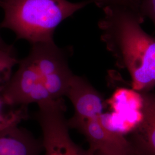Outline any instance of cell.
Listing matches in <instances>:
<instances>
[{"label":"cell","mask_w":155,"mask_h":155,"mask_svg":"<svg viewBox=\"0 0 155 155\" xmlns=\"http://www.w3.org/2000/svg\"><path fill=\"white\" fill-rule=\"evenodd\" d=\"M18 63L15 48L12 45L0 49V94L12 76L13 67Z\"/></svg>","instance_id":"8fae6325"},{"label":"cell","mask_w":155,"mask_h":155,"mask_svg":"<svg viewBox=\"0 0 155 155\" xmlns=\"http://www.w3.org/2000/svg\"><path fill=\"white\" fill-rule=\"evenodd\" d=\"M143 97L141 93L124 87L117 89L106 102L112 111L117 113L141 110L143 107Z\"/></svg>","instance_id":"30bf717a"},{"label":"cell","mask_w":155,"mask_h":155,"mask_svg":"<svg viewBox=\"0 0 155 155\" xmlns=\"http://www.w3.org/2000/svg\"><path fill=\"white\" fill-rule=\"evenodd\" d=\"M10 45H7L5 42L4 41V40L1 38L0 35V49H3L8 48Z\"/></svg>","instance_id":"9a60e30c"},{"label":"cell","mask_w":155,"mask_h":155,"mask_svg":"<svg viewBox=\"0 0 155 155\" xmlns=\"http://www.w3.org/2000/svg\"><path fill=\"white\" fill-rule=\"evenodd\" d=\"M143 118L133 130V144L137 155H155V93H141Z\"/></svg>","instance_id":"ba28073f"},{"label":"cell","mask_w":155,"mask_h":155,"mask_svg":"<svg viewBox=\"0 0 155 155\" xmlns=\"http://www.w3.org/2000/svg\"><path fill=\"white\" fill-rule=\"evenodd\" d=\"M32 45L27 56L39 72L53 100L63 98L74 74L68 65L71 48H61L55 42Z\"/></svg>","instance_id":"277c9868"},{"label":"cell","mask_w":155,"mask_h":155,"mask_svg":"<svg viewBox=\"0 0 155 155\" xmlns=\"http://www.w3.org/2000/svg\"><path fill=\"white\" fill-rule=\"evenodd\" d=\"M4 105L0 97V131L5 130L18 124L27 117V107L21 106L15 110L11 111L8 114L2 112V107Z\"/></svg>","instance_id":"7c38bea8"},{"label":"cell","mask_w":155,"mask_h":155,"mask_svg":"<svg viewBox=\"0 0 155 155\" xmlns=\"http://www.w3.org/2000/svg\"><path fill=\"white\" fill-rule=\"evenodd\" d=\"M93 0H0L4 18L0 28L13 32L17 39L38 43L54 42L56 28Z\"/></svg>","instance_id":"7a4b0ae2"},{"label":"cell","mask_w":155,"mask_h":155,"mask_svg":"<svg viewBox=\"0 0 155 155\" xmlns=\"http://www.w3.org/2000/svg\"><path fill=\"white\" fill-rule=\"evenodd\" d=\"M98 22L101 39L117 66L127 71L132 89L150 92L155 87V38L142 28L140 10L122 5L104 7Z\"/></svg>","instance_id":"6da1fadb"},{"label":"cell","mask_w":155,"mask_h":155,"mask_svg":"<svg viewBox=\"0 0 155 155\" xmlns=\"http://www.w3.org/2000/svg\"><path fill=\"white\" fill-rule=\"evenodd\" d=\"M140 12L144 17L149 18L155 29V0H141Z\"/></svg>","instance_id":"5bb4252c"},{"label":"cell","mask_w":155,"mask_h":155,"mask_svg":"<svg viewBox=\"0 0 155 155\" xmlns=\"http://www.w3.org/2000/svg\"><path fill=\"white\" fill-rule=\"evenodd\" d=\"M5 105L27 107L53 100L39 72L28 56L19 61L18 68L0 94Z\"/></svg>","instance_id":"5b68a950"},{"label":"cell","mask_w":155,"mask_h":155,"mask_svg":"<svg viewBox=\"0 0 155 155\" xmlns=\"http://www.w3.org/2000/svg\"><path fill=\"white\" fill-rule=\"evenodd\" d=\"M65 96L71 102L74 116L68 120L70 128L77 129L83 122L99 116L104 113L106 102L98 92L84 78L73 75Z\"/></svg>","instance_id":"8992f818"},{"label":"cell","mask_w":155,"mask_h":155,"mask_svg":"<svg viewBox=\"0 0 155 155\" xmlns=\"http://www.w3.org/2000/svg\"><path fill=\"white\" fill-rule=\"evenodd\" d=\"M93 3L101 8L106 6H126L140 10L141 0H93Z\"/></svg>","instance_id":"4fadbf2b"},{"label":"cell","mask_w":155,"mask_h":155,"mask_svg":"<svg viewBox=\"0 0 155 155\" xmlns=\"http://www.w3.org/2000/svg\"><path fill=\"white\" fill-rule=\"evenodd\" d=\"M87 140L89 149L97 151L125 155H137L132 144L124 135L106 129L101 124L98 116L83 122L77 129Z\"/></svg>","instance_id":"52a82bcc"},{"label":"cell","mask_w":155,"mask_h":155,"mask_svg":"<svg viewBox=\"0 0 155 155\" xmlns=\"http://www.w3.org/2000/svg\"><path fill=\"white\" fill-rule=\"evenodd\" d=\"M38 105L36 118L42 130L45 155H95L90 149L82 150L71 139L63 98L50 100Z\"/></svg>","instance_id":"3957f363"},{"label":"cell","mask_w":155,"mask_h":155,"mask_svg":"<svg viewBox=\"0 0 155 155\" xmlns=\"http://www.w3.org/2000/svg\"><path fill=\"white\" fill-rule=\"evenodd\" d=\"M42 148L41 142L18 125L0 131L1 155H40Z\"/></svg>","instance_id":"9c48e42d"}]
</instances>
